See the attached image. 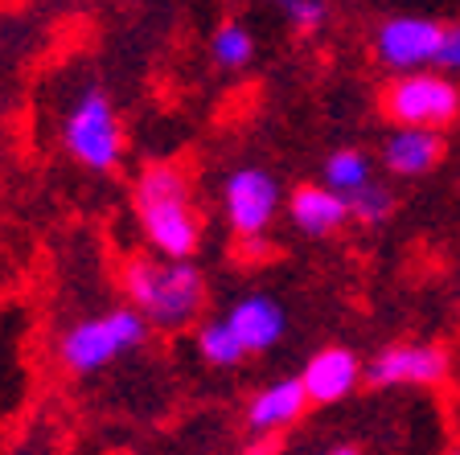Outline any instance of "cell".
<instances>
[{
  "instance_id": "cell-9",
  "label": "cell",
  "mask_w": 460,
  "mask_h": 455,
  "mask_svg": "<svg viewBox=\"0 0 460 455\" xmlns=\"http://www.w3.org/2000/svg\"><path fill=\"white\" fill-rule=\"evenodd\" d=\"M358 378H362V361L349 349H341V345L316 349L305 361V373H300V381L308 389V402H316V407H333V402L349 398Z\"/></svg>"
},
{
  "instance_id": "cell-14",
  "label": "cell",
  "mask_w": 460,
  "mask_h": 455,
  "mask_svg": "<svg viewBox=\"0 0 460 455\" xmlns=\"http://www.w3.org/2000/svg\"><path fill=\"white\" fill-rule=\"evenodd\" d=\"M198 353L214 370H234L239 361H247V349H243V341L226 324V316H214V320L198 324Z\"/></svg>"
},
{
  "instance_id": "cell-18",
  "label": "cell",
  "mask_w": 460,
  "mask_h": 455,
  "mask_svg": "<svg viewBox=\"0 0 460 455\" xmlns=\"http://www.w3.org/2000/svg\"><path fill=\"white\" fill-rule=\"evenodd\" d=\"M268 4H276L296 33H316V29L329 21L325 0H268Z\"/></svg>"
},
{
  "instance_id": "cell-2",
  "label": "cell",
  "mask_w": 460,
  "mask_h": 455,
  "mask_svg": "<svg viewBox=\"0 0 460 455\" xmlns=\"http://www.w3.org/2000/svg\"><path fill=\"white\" fill-rule=\"evenodd\" d=\"M124 292L153 328H185L206 308V276L190 258H132L124 267Z\"/></svg>"
},
{
  "instance_id": "cell-11",
  "label": "cell",
  "mask_w": 460,
  "mask_h": 455,
  "mask_svg": "<svg viewBox=\"0 0 460 455\" xmlns=\"http://www.w3.org/2000/svg\"><path fill=\"white\" fill-rule=\"evenodd\" d=\"M308 410V389L300 378H279L263 386L255 398L247 402V431L251 435H276V431L300 423Z\"/></svg>"
},
{
  "instance_id": "cell-16",
  "label": "cell",
  "mask_w": 460,
  "mask_h": 455,
  "mask_svg": "<svg viewBox=\"0 0 460 455\" xmlns=\"http://www.w3.org/2000/svg\"><path fill=\"white\" fill-rule=\"evenodd\" d=\"M210 54L222 70H243L255 57V38L243 21H222L210 38Z\"/></svg>"
},
{
  "instance_id": "cell-17",
  "label": "cell",
  "mask_w": 460,
  "mask_h": 455,
  "mask_svg": "<svg viewBox=\"0 0 460 455\" xmlns=\"http://www.w3.org/2000/svg\"><path fill=\"white\" fill-rule=\"evenodd\" d=\"M391 214H394V193L386 185H378V180L349 193V218L362 222V226H383Z\"/></svg>"
},
{
  "instance_id": "cell-15",
  "label": "cell",
  "mask_w": 460,
  "mask_h": 455,
  "mask_svg": "<svg viewBox=\"0 0 460 455\" xmlns=\"http://www.w3.org/2000/svg\"><path fill=\"white\" fill-rule=\"evenodd\" d=\"M321 172H325V185L333 193H341V197H349V193H358L362 185H370V156H366L362 148H337L325 156V164H321Z\"/></svg>"
},
{
  "instance_id": "cell-21",
  "label": "cell",
  "mask_w": 460,
  "mask_h": 455,
  "mask_svg": "<svg viewBox=\"0 0 460 455\" xmlns=\"http://www.w3.org/2000/svg\"><path fill=\"white\" fill-rule=\"evenodd\" d=\"M329 455H362V451H354V447H337V451H329Z\"/></svg>"
},
{
  "instance_id": "cell-13",
  "label": "cell",
  "mask_w": 460,
  "mask_h": 455,
  "mask_svg": "<svg viewBox=\"0 0 460 455\" xmlns=\"http://www.w3.org/2000/svg\"><path fill=\"white\" fill-rule=\"evenodd\" d=\"M444 161V140L440 132L428 127H394L383 144V164L394 177H423Z\"/></svg>"
},
{
  "instance_id": "cell-3",
  "label": "cell",
  "mask_w": 460,
  "mask_h": 455,
  "mask_svg": "<svg viewBox=\"0 0 460 455\" xmlns=\"http://www.w3.org/2000/svg\"><path fill=\"white\" fill-rule=\"evenodd\" d=\"M62 148L91 172H111L124 156V119L99 83H86L62 115Z\"/></svg>"
},
{
  "instance_id": "cell-7",
  "label": "cell",
  "mask_w": 460,
  "mask_h": 455,
  "mask_svg": "<svg viewBox=\"0 0 460 455\" xmlns=\"http://www.w3.org/2000/svg\"><path fill=\"white\" fill-rule=\"evenodd\" d=\"M444 25L415 13H394L374 29V57L383 62L391 74H411L420 66H436L440 54Z\"/></svg>"
},
{
  "instance_id": "cell-5",
  "label": "cell",
  "mask_w": 460,
  "mask_h": 455,
  "mask_svg": "<svg viewBox=\"0 0 460 455\" xmlns=\"http://www.w3.org/2000/svg\"><path fill=\"white\" fill-rule=\"evenodd\" d=\"M378 107L394 127H440L456 124L460 115V86L440 70H411V74H394L378 95Z\"/></svg>"
},
{
  "instance_id": "cell-19",
  "label": "cell",
  "mask_w": 460,
  "mask_h": 455,
  "mask_svg": "<svg viewBox=\"0 0 460 455\" xmlns=\"http://www.w3.org/2000/svg\"><path fill=\"white\" fill-rule=\"evenodd\" d=\"M436 66H440L444 74H460V21H456V25H444Z\"/></svg>"
},
{
  "instance_id": "cell-20",
  "label": "cell",
  "mask_w": 460,
  "mask_h": 455,
  "mask_svg": "<svg viewBox=\"0 0 460 455\" xmlns=\"http://www.w3.org/2000/svg\"><path fill=\"white\" fill-rule=\"evenodd\" d=\"M271 451H276V443H259V447H251L247 455H271Z\"/></svg>"
},
{
  "instance_id": "cell-22",
  "label": "cell",
  "mask_w": 460,
  "mask_h": 455,
  "mask_svg": "<svg viewBox=\"0 0 460 455\" xmlns=\"http://www.w3.org/2000/svg\"><path fill=\"white\" fill-rule=\"evenodd\" d=\"M119 455H136V451H119Z\"/></svg>"
},
{
  "instance_id": "cell-10",
  "label": "cell",
  "mask_w": 460,
  "mask_h": 455,
  "mask_svg": "<svg viewBox=\"0 0 460 455\" xmlns=\"http://www.w3.org/2000/svg\"><path fill=\"white\" fill-rule=\"evenodd\" d=\"M226 324L234 328V337L243 341V349H247V357H251V353L276 349L279 337H284V328H288V316L271 295L251 292V295H243V300L230 303Z\"/></svg>"
},
{
  "instance_id": "cell-4",
  "label": "cell",
  "mask_w": 460,
  "mask_h": 455,
  "mask_svg": "<svg viewBox=\"0 0 460 455\" xmlns=\"http://www.w3.org/2000/svg\"><path fill=\"white\" fill-rule=\"evenodd\" d=\"M153 324L144 320L136 308H111V312L86 316V320L70 324L58 341V361L70 373H99L107 370L115 357L140 349Z\"/></svg>"
},
{
  "instance_id": "cell-1",
  "label": "cell",
  "mask_w": 460,
  "mask_h": 455,
  "mask_svg": "<svg viewBox=\"0 0 460 455\" xmlns=\"http://www.w3.org/2000/svg\"><path fill=\"white\" fill-rule=\"evenodd\" d=\"M136 218L161 258H193L201 247V214L193 209L190 177L177 164H148L136 177Z\"/></svg>"
},
{
  "instance_id": "cell-12",
  "label": "cell",
  "mask_w": 460,
  "mask_h": 455,
  "mask_svg": "<svg viewBox=\"0 0 460 455\" xmlns=\"http://www.w3.org/2000/svg\"><path fill=\"white\" fill-rule=\"evenodd\" d=\"M288 218L300 234L308 238H329L349 222V197L333 193L329 185H300L288 197Z\"/></svg>"
},
{
  "instance_id": "cell-6",
  "label": "cell",
  "mask_w": 460,
  "mask_h": 455,
  "mask_svg": "<svg viewBox=\"0 0 460 455\" xmlns=\"http://www.w3.org/2000/svg\"><path fill=\"white\" fill-rule=\"evenodd\" d=\"M222 214H226V226L247 242L259 247V238L271 230L279 214V185L268 169H234L222 180Z\"/></svg>"
},
{
  "instance_id": "cell-23",
  "label": "cell",
  "mask_w": 460,
  "mask_h": 455,
  "mask_svg": "<svg viewBox=\"0 0 460 455\" xmlns=\"http://www.w3.org/2000/svg\"><path fill=\"white\" fill-rule=\"evenodd\" d=\"M452 455H460V451H452Z\"/></svg>"
},
{
  "instance_id": "cell-8",
  "label": "cell",
  "mask_w": 460,
  "mask_h": 455,
  "mask_svg": "<svg viewBox=\"0 0 460 455\" xmlns=\"http://www.w3.org/2000/svg\"><path fill=\"white\" fill-rule=\"evenodd\" d=\"M444 378H448V353H444L440 345H420V341L386 345V349L374 353V361L366 365V381L378 389L440 386Z\"/></svg>"
}]
</instances>
